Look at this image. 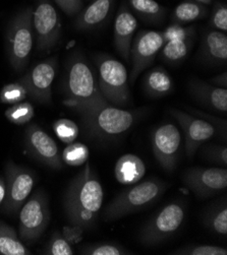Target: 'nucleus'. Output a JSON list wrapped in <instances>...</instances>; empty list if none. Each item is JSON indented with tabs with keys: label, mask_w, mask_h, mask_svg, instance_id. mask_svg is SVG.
<instances>
[{
	"label": "nucleus",
	"mask_w": 227,
	"mask_h": 255,
	"mask_svg": "<svg viewBox=\"0 0 227 255\" xmlns=\"http://www.w3.org/2000/svg\"><path fill=\"white\" fill-rule=\"evenodd\" d=\"M103 188L89 164L73 178L64 194L65 216L72 225L92 229L103 203Z\"/></svg>",
	"instance_id": "nucleus-1"
},
{
	"label": "nucleus",
	"mask_w": 227,
	"mask_h": 255,
	"mask_svg": "<svg viewBox=\"0 0 227 255\" xmlns=\"http://www.w3.org/2000/svg\"><path fill=\"white\" fill-rule=\"evenodd\" d=\"M87 135L98 140L115 139L127 132L142 115L141 111L118 108L107 101L78 109Z\"/></svg>",
	"instance_id": "nucleus-2"
},
{
	"label": "nucleus",
	"mask_w": 227,
	"mask_h": 255,
	"mask_svg": "<svg viewBox=\"0 0 227 255\" xmlns=\"http://www.w3.org/2000/svg\"><path fill=\"white\" fill-rule=\"evenodd\" d=\"M64 92L66 98L63 104L73 111L106 101L100 92L95 71L80 51L68 59Z\"/></svg>",
	"instance_id": "nucleus-3"
},
{
	"label": "nucleus",
	"mask_w": 227,
	"mask_h": 255,
	"mask_svg": "<svg viewBox=\"0 0 227 255\" xmlns=\"http://www.w3.org/2000/svg\"><path fill=\"white\" fill-rule=\"evenodd\" d=\"M94 62L98 86L103 98L114 106L128 105L131 101V91L125 66L107 54H97Z\"/></svg>",
	"instance_id": "nucleus-4"
},
{
	"label": "nucleus",
	"mask_w": 227,
	"mask_h": 255,
	"mask_svg": "<svg viewBox=\"0 0 227 255\" xmlns=\"http://www.w3.org/2000/svg\"><path fill=\"white\" fill-rule=\"evenodd\" d=\"M166 190V184L159 179H149L119 193L103 213V220L112 222L153 205Z\"/></svg>",
	"instance_id": "nucleus-5"
},
{
	"label": "nucleus",
	"mask_w": 227,
	"mask_h": 255,
	"mask_svg": "<svg viewBox=\"0 0 227 255\" xmlns=\"http://www.w3.org/2000/svg\"><path fill=\"white\" fill-rule=\"evenodd\" d=\"M34 42L32 7H27L13 16L6 30V53L11 67L16 72L22 71L28 65Z\"/></svg>",
	"instance_id": "nucleus-6"
},
{
	"label": "nucleus",
	"mask_w": 227,
	"mask_h": 255,
	"mask_svg": "<svg viewBox=\"0 0 227 255\" xmlns=\"http://www.w3.org/2000/svg\"><path fill=\"white\" fill-rule=\"evenodd\" d=\"M32 25L37 50L47 53L57 44L61 35V20L50 0H36L32 8Z\"/></svg>",
	"instance_id": "nucleus-7"
},
{
	"label": "nucleus",
	"mask_w": 227,
	"mask_h": 255,
	"mask_svg": "<svg viewBox=\"0 0 227 255\" xmlns=\"http://www.w3.org/2000/svg\"><path fill=\"white\" fill-rule=\"evenodd\" d=\"M185 216V208L182 203H169L145 224L139 234L140 242L146 246H154L163 242L179 230Z\"/></svg>",
	"instance_id": "nucleus-8"
},
{
	"label": "nucleus",
	"mask_w": 227,
	"mask_h": 255,
	"mask_svg": "<svg viewBox=\"0 0 227 255\" xmlns=\"http://www.w3.org/2000/svg\"><path fill=\"white\" fill-rule=\"evenodd\" d=\"M19 238L35 242L44 233L50 221L48 199L42 190H37L19 210Z\"/></svg>",
	"instance_id": "nucleus-9"
},
{
	"label": "nucleus",
	"mask_w": 227,
	"mask_h": 255,
	"mask_svg": "<svg viewBox=\"0 0 227 255\" xmlns=\"http://www.w3.org/2000/svg\"><path fill=\"white\" fill-rule=\"evenodd\" d=\"M36 183L32 171L8 161L5 165V199L2 211L8 215H15L29 197Z\"/></svg>",
	"instance_id": "nucleus-10"
},
{
	"label": "nucleus",
	"mask_w": 227,
	"mask_h": 255,
	"mask_svg": "<svg viewBox=\"0 0 227 255\" xmlns=\"http://www.w3.org/2000/svg\"><path fill=\"white\" fill-rule=\"evenodd\" d=\"M164 45L160 50V58L165 63L178 66L190 54L196 40L195 25L172 23L162 32Z\"/></svg>",
	"instance_id": "nucleus-11"
},
{
	"label": "nucleus",
	"mask_w": 227,
	"mask_h": 255,
	"mask_svg": "<svg viewBox=\"0 0 227 255\" xmlns=\"http://www.w3.org/2000/svg\"><path fill=\"white\" fill-rule=\"evenodd\" d=\"M164 43L162 32L143 30L136 35L131 47L132 84H135L139 75L154 63Z\"/></svg>",
	"instance_id": "nucleus-12"
},
{
	"label": "nucleus",
	"mask_w": 227,
	"mask_h": 255,
	"mask_svg": "<svg viewBox=\"0 0 227 255\" xmlns=\"http://www.w3.org/2000/svg\"><path fill=\"white\" fill-rule=\"evenodd\" d=\"M57 67V58L50 57L31 68L19 80V83L33 100L41 104H49L52 98V84Z\"/></svg>",
	"instance_id": "nucleus-13"
},
{
	"label": "nucleus",
	"mask_w": 227,
	"mask_h": 255,
	"mask_svg": "<svg viewBox=\"0 0 227 255\" xmlns=\"http://www.w3.org/2000/svg\"><path fill=\"white\" fill-rule=\"evenodd\" d=\"M152 147L160 166L167 172H173L182 151L180 129L172 123L162 124L153 133Z\"/></svg>",
	"instance_id": "nucleus-14"
},
{
	"label": "nucleus",
	"mask_w": 227,
	"mask_h": 255,
	"mask_svg": "<svg viewBox=\"0 0 227 255\" xmlns=\"http://www.w3.org/2000/svg\"><path fill=\"white\" fill-rule=\"evenodd\" d=\"M183 182L200 198L213 196L227 187L225 168H192L185 172Z\"/></svg>",
	"instance_id": "nucleus-15"
},
{
	"label": "nucleus",
	"mask_w": 227,
	"mask_h": 255,
	"mask_svg": "<svg viewBox=\"0 0 227 255\" xmlns=\"http://www.w3.org/2000/svg\"><path fill=\"white\" fill-rule=\"evenodd\" d=\"M24 144L29 154L40 163L56 170L62 168V159L56 142L37 124L27 127Z\"/></svg>",
	"instance_id": "nucleus-16"
},
{
	"label": "nucleus",
	"mask_w": 227,
	"mask_h": 255,
	"mask_svg": "<svg viewBox=\"0 0 227 255\" xmlns=\"http://www.w3.org/2000/svg\"><path fill=\"white\" fill-rule=\"evenodd\" d=\"M170 114L183 127L186 136V151L193 158L197 149L216 133V127L203 118H197L178 109H170Z\"/></svg>",
	"instance_id": "nucleus-17"
},
{
	"label": "nucleus",
	"mask_w": 227,
	"mask_h": 255,
	"mask_svg": "<svg viewBox=\"0 0 227 255\" xmlns=\"http://www.w3.org/2000/svg\"><path fill=\"white\" fill-rule=\"evenodd\" d=\"M137 28L138 19L136 15L130 9L127 1L122 2L114 21V47L118 54L128 62L131 58V47Z\"/></svg>",
	"instance_id": "nucleus-18"
},
{
	"label": "nucleus",
	"mask_w": 227,
	"mask_h": 255,
	"mask_svg": "<svg viewBox=\"0 0 227 255\" xmlns=\"http://www.w3.org/2000/svg\"><path fill=\"white\" fill-rule=\"evenodd\" d=\"M199 57L211 66H225L227 62V35L214 29H208L202 35Z\"/></svg>",
	"instance_id": "nucleus-19"
},
{
	"label": "nucleus",
	"mask_w": 227,
	"mask_h": 255,
	"mask_svg": "<svg viewBox=\"0 0 227 255\" xmlns=\"http://www.w3.org/2000/svg\"><path fill=\"white\" fill-rule=\"evenodd\" d=\"M191 96L200 105L226 114L227 89L216 87L199 79H193L188 84Z\"/></svg>",
	"instance_id": "nucleus-20"
},
{
	"label": "nucleus",
	"mask_w": 227,
	"mask_h": 255,
	"mask_svg": "<svg viewBox=\"0 0 227 255\" xmlns=\"http://www.w3.org/2000/svg\"><path fill=\"white\" fill-rule=\"evenodd\" d=\"M115 0H91L90 4L75 15L74 28L91 31L102 27L109 18Z\"/></svg>",
	"instance_id": "nucleus-21"
},
{
	"label": "nucleus",
	"mask_w": 227,
	"mask_h": 255,
	"mask_svg": "<svg viewBox=\"0 0 227 255\" xmlns=\"http://www.w3.org/2000/svg\"><path fill=\"white\" fill-rule=\"evenodd\" d=\"M143 89L148 97L159 99L173 92L174 83L164 67L155 66L144 75Z\"/></svg>",
	"instance_id": "nucleus-22"
},
{
	"label": "nucleus",
	"mask_w": 227,
	"mask_h": 255,
	"mask_svg": "<svg viewBox=\"0 0 227 255\" xmlns=\"http://www.w3.org/2000/svg\"><path fill=\"white\" fill-rule=\"evenodd\" d=\"M146 173L144 162L136 155H124L117 161L114 168L116 180L124 185H130L142 179Z\"/></svg>",
	"instance_id": "nucleus-23"
},
{
	"label": "nucleus",
	"mask_w": 227,
	"mask_h": 255,
	"mask_svg": "<svg viewBox=\"0 0 227 255\" xmlns=\"http://www.w3.org/2000/svg\"><path fill=\"white\" fill-rule=\"evenodd\" d=\"M127 3L133 13L145 22L158 24L166 17L167 8L156 0H128Z\"/></svg>",
	"instance_id": "nucleus-24"
},
{
	"label": "nucleus",
	"mask_w": 227,
	"mask_h": 255,
	"mask_svg": "<svg viewBox=\"0 0 227 255\" xmlns=\"http://www.w3.org/2000/svg\"><path fill=\"white\" fill-rule=\"evenodd\" d=\"M202 222L210 231L220 236L227 235V208L225 201H218L205 210Z\"/></svg>",
	"instance_id": "nucleus-25"
},
{
	"label": "nucleus",
	"mask_w": 227,
	"mask_h": 255,
	"mask_svg": "<svg viewBox=\"0 0 227 255\" xmlns=\"http://www.w3.org/2000/svg\"><path fill=\"white\" fill-rule=\"evenodd\" d=\"M208 14L209 8L207 5L194 1V0H185L174 8L171 14V20L174 23L187 24L205 18Z\"/></svg>",
	"instance_id": "nucleus-26"
},
{
	"label": "nucleus",
	"mask_w": 227,
	"mask_h": 255,
	"mask_svg": "<svg viewBox=\"0 0 227 255\" xmlns=\"http://www.w3.org/2000/svg\"><path fill=\"white\" fill-rule=\"evenodd\" d=\"M0 254L1 255H30L13 228L0 223Z\"/></svg>",
	"instance_id": "nucleus-27"
},
{
	"label": "nucleus",
	"mask_w": 227,
	"mask_h": 255,
	"mask_svg": "<svg viewBox=\"0 0 227 255\" xmlns=\"http://www.w3.org/2000/svg\"><path fill=\"white\" fill-rule=\"evenodd\" d=\"M34 107L28 102H19V103L13 104L5 111V117L7 120L17 125L29 123L34 118Z\"/></svg>",
	"instance_id": "nucleus-28"
},
{
	"label": "nucleus",
	"mask_w": 227,
	"mask_h": 255,
	"mask_svg": "<svg viewBox=\"0 0 227 255\" xmlns=\"http://www.w3.org/2000/svg\"><path fill=\"white\" fill-rule=\"evenodd\" d=\"M88 157L89 149L85 144L71 142L64 148L61 159L69 166H81L86 163Z\"/></svg>",
	"instance_id": "nucleus-29"
},
{
	"label": "nucleus",
	"mask_w": 227,
	"mask_h": 255,
	"mask_svg": "<svg viewBox=\"0 0 227 255\" xmlns=\"http://www.w3.org/2000/svg\"><path fill=\"white\" fill-rule=\"evenodd\" d=\"M80 252L83 255H125L131 254L123 246L116 243H98L89 244L80 248Z\"/></svg>",
	"instance_id": "nucleus-30"
},
{
	"label": "nucleus",
	"mask_w": 227,
	"mask_h": 255,
	"mask_svg": "<svg viewBox=\"0 0 227 255\" xmlns=\"http://www.w3.org/2000/svg\"><path fill=\"white\" fill-rule=\"evenodd\" d=\"M28 97L27 90L21 85V83L15 82L5 85L0 91V102L3 104H16L22 102Z\"/></svg>",
	"instance_id": "nucleus-31"
},
{
	"label": "nucleus",
	"mask_w": 227,
	"mask_h": 255,
	"mask_svg": "<svg viewBox=\"0 0 227 255\" xmlns=\"http://www.w3.org/2000/svg\"><path fill=\"white\" fill-rule=\"evenodd\" d=\"M53 129L57 137L65 143L73 142L79 134L78 125L69 119L56 120L53 124Z\"/></svg>",
	"instance_id": "nucleus-32"
},
{
	"label": "nucleus",
	"mask_w": 227,
	"mask_h": 255,
	"mask_svg": "<svg viewBox=\"0 0 227 255\" xmlns=\"http://www.w3.org/2000/svg\"><path fill=\"white\" fill-rule=\"evenodd\" d=\"M44 254L48 255H72L74 254L70 244L63 237L62 233L56 231L50 238L45 250Z\"/></svg>",
	"instance_id": "nucleus-33"
},
{
	"label": "nucleus",
	"mask_w": 227,
	"mask_h": 255,
	"mask_svg": "<svg viewBox=\"0 0 227 255\" xmlns=\"http://www.w3.org/2000/svg\"><path fill=\"white\" fill-rule=\"evenodd\" d=\"M173 254H181V255H227V250L225 248L208 245V244H201V245H188L183 248L175 250Z\"/></svg>",
	"instance_id": "nucleus-34"
},
{
	"label": "nucleus",
	"mask_w": 227,
	"mask_h": 255,
	"mask_svg": "<svg viewBox=\"0 0 227 255\" xmlns=\"http://www.w3.org/2000/svg\"><path fill=\"white\" fill-rule=\"evenodd\" d=\"M209 27L220 32L227 31V6L225 3L216 1L211 9Z\"/></svg>",
	"instance_id": "nucleus-35"
},
{
	"label": "nucleus",
	"mask_w": 227,
	"mask_h": 255,
	"mask_svg": "<svg viewBox=\"0 0 227 255\" xmlns=\"http://www.w3.org/2000/svg\"><path fill=\"white\" fill-rule=\"evenodd\" d=\"M202 155L210 162H214L223 167H226L227 165V148L224 145H206L203 147V150H202Z\"/></svg>",
	"instance_id": "nucleus-36"
},
{
	"label": "nucleus",
	"mask_w": 227,
	"mask_h": 255,
	"mask_svg": "<svg viewBox=\"0 0 227 255\" xmlns=\"http://www.w3.org/2000/svg\"><path fill=\"white\" fill-rule=\"evenodd\" d=\"M55 3L66 14L77 15L84 8V0H54Z\"/></svg>",
	"instance_id": "nucleus-37"
},
{
	"label": "nucleus",
	"mask_w": 227,
	"mask_h": 255,
	"mask_svg": "<svg viewBox=\"0 0 227 255\" xmlns=\"http://www.w3.org/2000/svg\"><path fill=\"white\" fill-rule=\"evenodd\" d=\"M83 234L84 229L78 225L70 224V226L63 227L62 235L70 245L79 243L83 238Z\"/></svg>",
	"instance_id": "nucleus-38"
},
{
	"label": "nucleus",
	"mask_w": 227,
	"mask_h": 255,
	"mask_svg": "<svg viewBox=\"0 0 227 255\" xmlns=\"http://www.w3.org/2000/svg\"><path fill=\"white\" fill-rule=\"evenodd\" d=\"M190 110L192 111L193 114H199L200 117H202L203 119L209 121L210 123H212V122L214 123V122H215V123L217 124V126L219 127V128H222V126L224 127V128H226V121L221 120V119L216 118V117H213V116H210L209 114L203 113V112H201V111H197V110H194V109H190Z\"/></svg>",
	"instance_id": "nucleus-39"
},
{
	"label": "nucleus",
	"mask_w": 227,
	"mask_h": 255,
	"mask_svg": "<svg viewBox=\"0 0 227 255\" xmlns=\"http://www.w3.org/2000/svg\"><path fill=\"white\" fill-rule=\"evenodd\" d=\"M210 84L216 87H220V88H227V74L226 72H223L221 74L216 75L215 78L210 80Z\"/></svg>",
	"instance_id": "nucleus-40"
},
{
	"label": "nucleus",
	"mask_w": 227,
	"mask_h": 255,
	"mask_svg": "<svg viewBox=\"0 0 227 255\" xmlns=\"http://www.w3.org/2000/svg\"><path fill=\"white\" fill-rule=\"evenodd\" d=\"M5 193H6L5 178L0 177V206H2V203L5 199Z\"/></svg>",
	"instance_id": "nucleus-41"
},
{
	"label": "nucleus",
	"mask_w": 227,
	"mask_h": 255,
	"mask_svg": "<svg viewBox=\"0 0 227 255\" xmlns=\"http://www.w3.org/2000/svg\"><path fill=\"white\" fill-rule=\"evenodd\" d=\"M194 1H197L199 3H202V4H205V5H210L212 3L213 0H194Z\"/></svg>",
	"instance_id": "nucleus-42"
},
{
	"label": "nucleus",
	"mask_w": 227,
	"mask_h": 255,
	"mask_svg": "<svg viewBox=\"0 0 227 255\" xmlns=\"http://www.w3.org/2000/svg\"><path fill=\"white\" fill-rule=\"evenodd\" d=\"M86 1H91V0H86Z\"/></svg>",
	"instance_id": "nucleus-43"
}]
</instances>
